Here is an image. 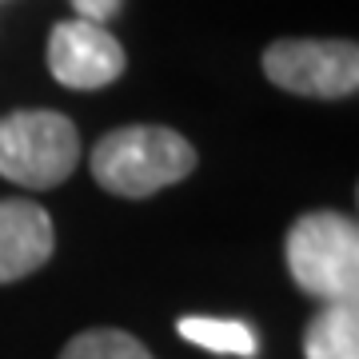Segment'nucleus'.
<instances>
[{
  "label": "nucleus",
  "mask_w": 359,
  "mask_h": 359,
  "mask_svg": "<svg viewBox=\"0 0 359 359\" xmlns=\"http://www.w3.org/2000/svg\"><path fill=\"white\" fill-rule=\"evenodd\" d=\"M196 148L180 132L160 124H132L108 132L92 148V176L104 192L124 200H148L184 176H192Z\"/></svg>",
  "instance_id": "nucleus-1"
},
{
  "label": "nucleus",
  "mask_w": 359,
  "mask_h": 359,
  "mask_svg": "<svg viewBox=\"0 0 359 359\" xmlns=\"http://www.w3.org/2000/svg\"><path fill=\"white\" fill-rule=\"evenodd\" d=\"M283 259L299 292L320 304H355L359 228L339 212H308L287 228Z\"/></svg>",
  "instance_id": "nucleus-2"
},
{
  "label": "nucleus",
  "mask_w": 359,
  "mask_h": 359,
  "mask_svg": "<svg viewBox=\"0 0 359 359\" xmlns=\"http://www.w3.org/2000/svg\"><path fill=\"white\" fill-rule=\"evenodd\" d=\"M80 164L76 124L48 108L0 116V176L20 188H56Z\"/></svg>",
  "instance_id": "nucleus-3"
},
{
  "label": "nucleus",
  "mask_w": 359,
  "mask_h": 359,
  "mask_svg": "<svg viewBox=\"0 0 359 359\" xmlns=\"http://www.w3.org/2000/svg\"><path fill=\"white\" fill-rule=\"evenodd\" d=\"M264 76L311 100H344L359 88V48L351 40H276L264 52Z\"/></svg>",
  "instance_id": "nucleus-4"
},
{
  "label": "nucleus",
  "mask_w": 359,
  "mask_h": 359,
  "mask_svg": "<svg viewBox=\"0 0 359 359\" xmlns=\"http://www.w3.org/2000/svg\"><path fill=\"white\" fill-rule=\"evenodd\" d=\"M124 68H128V56L104 25L60 20L48 32V72L65 88L76 92L104 88V84L124 76Z\"/></svg>",
  "instance_id": "nucleus-5"
},
{
  "label": "nucleus",
  "mask_w": 359,
  "mask_h": 359,
  "mask_svg": "<svg viewBox=\"0 0 359 359\" xmlns=\"http://www.w3.org/2000/svg\"><path fill=\"white\" fill-rule=\"evenodd\" d=\"M56 252L52 216L32 200H0V283L40 271Z\"/></svg>",
  "instance_id": "nucleus-6"
},
{
  "label": "nucleus",
  "mask_w": 359,
  "mask_h": 359,
  "mask_svg": "<svg viewBox=\"0 0 359 359\" xmlns=\"http://www.w3.org/2000/svg\"><path fill=\"white\" fill-rule=\"evenodd\" d=\"M304 359H359V308L323 304L304 327Z\"/></svg>",
  "instance_id": "nucleus-7"
},
{
  "label": "nucleus",
  "mask_w": 359,
  "mask_h": 359,
  "mask_svg": "<svg viewBox=\"0 0 359 359\" xmlns=\"http://www.w3.org/2000/svg\"><path fill=\"white\" fill-rule=\"evenodd\" d=\"M176 332L184 339H192L204 351H219V355H256V332L240 320H216V316H184L176 323Z\"/></svg>",
  "instance_id": "nucleus-8"
},
{
  "label": "nucleus",
  "mask_w": 359,
  "mask_h": 359,
  "mask_svg": "<svg viewBox=\"0 0 359 359\" xmlns=\"http://www.w3.org/2000/svg\"><path fill=\"white\" fill-rule=\"evenodd\" d=\"M60 359H156L136 335L120 327H92V332L72 335L60 351Z\"/></svg>",
  "instance_id": "nucleus-9"
},
{
  "label": "nucleus",
  "mask_w": 359,
  "mask_h": 359,
  "mask_svg": "<svg viewBox=\"0 0 359 359\" xmlns=\"http://www.w3.org/2000/svg\"><path fill=\"white\" fill-rule=\"evenodd\" d=\"M124 0H72L76 8V20H88V25H108L116 13H120Z\"/></svg>",
  "instance_id": "nucleus-10"
}]
</instances>
